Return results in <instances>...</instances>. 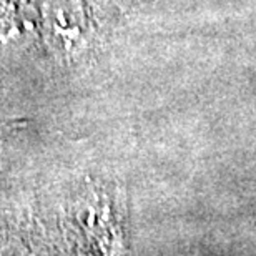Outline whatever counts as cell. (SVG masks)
Here are the masks:
<instances>
[{"mask_svg":"<svg viewBox=\"0 0 256 256\" xmlns=\"http://www.w3.org/2000/svg\"><path fill=\"white\" fill-rule=\"evenodd\" d=\"M45 20L54 37L62 42H78L84 25V12L78 0H47Z\"/></svg>","mask_w":256,"mask_h":256,"instance_id":"cell-1","label":"cell"}]
</instances>
